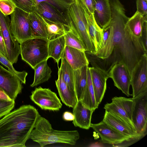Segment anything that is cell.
Segmentation results:
<instances>
[{
  "instance_id": "obj_42",
  "label": "cell",
  "mask_w": 147,
  "mask_h": 147,
  "mask_svg": "<svg viewBox=\"0 0 147 147\" xmlns=\"http://www.w3.org/2000/svg\"><path fill=\"white\" fill-rule=\"evenodd\" d=\"M63 118L66 121H71L74 119V116L73 113L67 111L63 113Z\"/></svg>"
},
{
  "instance_id": "obj_17",
  "label": "cell",
  "mask_w": 147,
  "mask_h": 147,
  "mask_svg": "<svg viewBox=\"0 0 147 147\" xmlns=\"http://www.w3.org/2000/svg\"><path fill=\"white\" fill-rule=\"evenodd\" d=\"M74 119L73 123L76 127L88 129L90 127L93 110L84 105L81 101L78 100L73 108Z\"/></svg>"
},
{
  "instance_id": "obj_41",
  "label": "cell",
  "mask_w": 147,
  "mask_h": 147,
  "mask_svg": "<svg viewBox=\"0 0 147 147\" xmlns=\"http://www.w3.org/2000/svg\"><path fill=\"white\" fill-rule=\"evenodd\" d=\"M0 52L6 57L7 52L4 41L0 30Z\"/></svg>"
},
{
  "instance_id": "obj_5",
  "label": "cell",
  "mask_w": 147,
  "mask_h": 147,
  "mask_svg": "<svg viewBox=\"0 0 147 147\" xmlns=\"http://www.w3.org/2000/svg\"><path fill=\"white\" fill-rule=\"evenodd\" d=\"M47 38H31L20 44L22 60L33 69L38 64L49 59L48 44Z\"/></svg>"
},
{
  "instance_id": "obj_4",
  "label": "cell",
  "mask_w": 147,
  "mask_h": 147,
  "mask_svg": "<svg viewBox=\"0 0 147 147\" xmlns=\"http://www.w3.org/2000/svg\"><path fill=\"white\" fill-rule=\"evenodd\" d=\"M65 16L69 26L82 41L87 51L94 54L95 49L88 32L84 5L80 0H74L67 10Z\"/></svg>"
},
{
  "instance_id": "obj_13",
  "label": "cell",
  "mask_w": 147,
  "mask_h": 147,
  "mask_svg": "<svg viewBox=\"0 0 147 147\" xmlns=\"http://www.w3.org/2000/svg\"><path fill=\"white\" fill-rule=\"evenodd\" d=\"M102 120L111 129L131 140H138L142 138L130 125L107 111Z\"/></svg>"
},
{
  "instance_id": "obj_11",
  "label": "cell",
  "mask_w": 147,
  "mask_h": 147,
  "mask_svg": "<svg viewBox=\"0 0 147 147\" xmlns=\"http://www.w3.org/2000/svg\"><path fill=\"white\" fill-rule=\"evenodd\" d=\"M22 82L17 76L0 65V88L15 101L22 92Z\"/></svg>"
},
{
  "instance_id": "obj_25",
  "label": "cell",
  "mask_w": 147,
  "mask_h": 147,
  "mask_svg": "<svg viewBox=\"0 0 147 147\" xmlns=\"http://www.w3.org/2000/svg\"><path fill=\"white\" fill-rule=\"evenodd\" d=\"M104 108L106 111L123 120L136 129L132 120L117 96L112 98L111 102L105 104Z\"/></svg>"
},
{
  "instance_id": "obj_33",
  "label": "cell",
  "mask_w": 147,
  "mask_h": 147,
  "mask_svg": "<svg viewBox=\"0 0 147 147\" xmlns=\"http://www.w3.org/2000/svg\"><path fill=\"white\" fill-rule=\"evenodd\" d=\"M35 1L36 5L42 2L47 3L55 7L65 15L69 7L74 0H35Z\"/></svg>"
},
{
  "instance_id": "obj_45",
  "label": "cell",
  "mask_w": 147,
  "mask_h": 147,
  "mask_svg": "<svg viewBox=\"0 0 147 147\" xmlns=\"http://www.w3.org/2000/svg\"></svg>"
},
{
  "instance_id": "obj_38",
  "label": "cell",
  "mask_w": 147,
  "mask_h": 147,
  "mask_svg": "<svg viewBox=\"0 0 147 147\" xmlns=\"http://www.w3.org/2000/svg\"><path fill=\"white\" fill-rule=\"evenodd\" d=\"M103 29L102 36L98 51L102 49L104 47L108 39L110 33V27L109 25Z\"/></svg>"
},
{
  "instance_id": "obj_23",
  "label": "cell",
  "mask_w": 147,
  "mask_h": 147,
  "mask_svg": "<svg viewBox=\"0 0 147 147\" xmlns=\"http://www.w3.org/2000/svg\"><path fill=\"white\" fill-rule=\"evenodd\" d=\"M88 67L86 65L74 70L75 92L78 101L82 99L86 88Z\"/></svg>"
},
{
  "instance_id": "obj_35",
  "label": "cell",
  "mask_w": 147,
  "mask_h": 147,
  "mask_svg": "<svg viewBox=\"0 0 147 147\" xmlns=\"http://www.w3.org/2000/svg\"><path fill=\"white\" fill-rule=\"evenodd\" d=\"M15 104V101L0 99V118L11 111Z\"/></svg>"
},
{
  "instance_id": "obj_34",
  "label": "cell",
  "mask_w": 147,
  "mask_h": 147,
  "mask_svg": "<svg viewBox=\"0 0 147 147\" xmlns=\"http://www.w3.org/2000/svg\"><path fill=\"white\" fill-rule=\"evenodd\" d=\"M16 7L30 13L36 6L35 0H11Z\"/></svg>"
},
{
  "instance_id": "obj_2",
  "label": "cell",
  "mask_w": 147,
  "mask_h": 147,
  "mask_svg": "<svg viewBox=\"0 0 147 147\" xmlns=\"http://www.w3.org/2000/svg\"><path fill=\"white\" fill-rule=\"evenodd\" d=\"M30 105H23L0 119V147H24L40 116Z\"/></svg>"
},
{
  "instance_id": "obj_21",
  "label": "cell",
  "mask_w": 147,
  "mask_h": 147,
  "mask_svg": "<svg viewBox=\"0 0 147 147\" xmlns=\"http://www.w3.org/2000/svg\"><path fill=\"white\" fill-rule=\"evenodd\" d=\"M84 7L87 23L88 32L96 53L99 49L102 36L103 29L97 24L93 15L90 13L84 5Z\"/></svg>"
},
{
  "instance_id": "obj_16",
  "label": "cell",
  "mask_w": 147,
  "mask_h": 147,
  "mask_svg": "<svg viewBox=\"0 0 147 147\" xmlns=\"http://www.w3.org/2000/svg\"><path fill=\"white\" fill-rule=\"evenodd\" d=\"M33 11L50 21L62 24L67 29L69 28L65 15L55 7L47 3H39L36 5Z\"/></svg>"
},
{
  "instance_id": "obj_12",
  "label": "cell",
  "mask_w": 147,
  "mask_h": 147,
  "mask_svg": "<svg viewBox=\"0 0 147 147\" xmlns=\"http://www.w3.org/2000/svg\"><path fill=\"white\" fill-rule=\"evenodd\" d=\"M108 73L109 78L112 79L114 86L127 96H130L131 74L127 67L122 63H116Z\"/></svg>"
},
{
  "instance_id": "obj_28",
  "label": "cell",
  "mask_w": 147,
  "mask_h": 147,
  "mask_svg": "<svg viewBox=\"0 0 147 147\" xmlns=\"http://www.w3.org/2000/svg\"><path fill=\"white\" fill-rule=\"evenodd\" d=\"M80 100L85 106L94 111L98 107L95 100L89 67L87 70V86L83 97Z\"/></svg>"
},
{
  "instance_id": "obj_36",
  "label": "cell",
  "mask_w": 147,
  "mask_h": 147,
  "mask_svg": "<svg viewBox=\"0 0 147 147\" xmlns=\"http://www.w3.org/2000/svg\"><path fill=\"white\" fill-rule=\"evenodd\" d=\"M16 7L11 0H0V10L5 15L11 14Z\"/></svg>"
},
{
  "instance_id": "obj_18",
  "label": "cell",
  "mask_w": 147,
  "mask_h": 147,
  "mask_svg": "<svg viewBox=\"0 0 147 147\" xmlns=\"http://www.w3.org/2000/svg\"><path fill=\"white\" fill-rule=\"evenodd\" d=\"M95 1L94 17L98 25L103 29L109 26L111 20V11L109 0Z\"/></svg>"
},
{
  "instance_id": "obj_1",
  "label": "cell",
  "mask_w": 147,
  "mask_h": 147,
  "mask_svg": "<svg viewBox=\"0 0 147 147\" xmlns=\"http://www.w3.org/2000/svg\"><path fill=\"white\" fill-rule=\"evenodd\" d=\"M112 18L109 25L110 33L104 47L94 54L85 53L92 66L108 72L117 63H122L130 74L147 50L140 38L134 36L125 26L128 19L123 5L119 0H109Z\"/></svg>"
},
{
  "instance_id": "obj_22",
  "label": "cell",
  "mask_w": 147,
  "mask_h": 147,
  "mask_svg": "<svg viewBox=\"0 0 147 147\" xmlns=\"http://www.w3.org/2000/svg\"><path fill=\"white\" fill-rule=\"evenodd\" d=\"M32 38L48 39V33L46 26L41 16L34 11L29 14Z\"/></svg>"
},
{
  "instance_id": "obj_43",
  "label": "cell",
  "mask_w": 147,
  "mask_h": 147,
  "mask_svg": "<svg viewBox=\"0 0 147 147\" xmlns=\"http://www.w3.org/2000/svg\"><path fill=\"white\" fill-rule=\"evenodd\" d=\"M0 99L12 100L8 95L1 88H0Z\"/></svg>"
},
{
  "instance_id": "obj_29",
  "label": "cell",
  "mask_w": 147,
  "mask_h": 147,
  "mask_svg": "<svg viewBox=\"0 0 147 147\" xmlns=\"http://www.w3.org/2000/svg\"><path fill=\"white\" fill-rule=\"evenodd\" d=\"M61 59L59 69L63 80L69 88L75 92L74 70L65 59L61 58Z\"/></svg>"
},
{
  "instance_id": "obj_8",
  "label": "cell",
  "mask_w": 147,
  "mask_h": 147,
  "mask_svg": "<svg viewBox=\"0 0 147 147\" xmlns=\"http://www.w3.org/2000/svg\"><path fill=\"white\" fill-rule=\"evenodd\" d=\"M10 21L8 16L4 15L0 10V30L6 47V58L13 64L17 62L20 50L19 43L11 31Z\"/></svg>"
},
{
  "instance_id": "obj_24",
  "label": "cell",
  "mask_w": 147,
  "mask_h": 147,
  "mask_svg": "<svg viewBox=\"0 0 147 147\" xmlns=\"http://www.w3.org/2000/svg\"><path fill=\"white\" fill-rule=\"evenodd\" d=\"M146 21H147V15L144 16L136 11L132 17L129 18L125 26L134 36L140 38Z\"/></svg>"
},
{
  "instance_id": "obj_7",
  "label": "cell",
  "mask_w": 147,
  "mask_h": 147,
  "mask_svg": "<svg viewBox=\"0 0 147 147\" xmlns=\"http://www.w3.org/2000/svg\"><path fill=\"white\" fill-rule=\"evenodd\" d=\"M132 98V120L137 132L143 138L147 134V91Z\"/></svg>"
},
{
  "instance_id": "obj_37",
  "label": "cell",
  "mask_w": 147,
  "mask_h": 147,
  "mask_svg": "<svg viewBox=\"0 0 147 147\" xmlns=\"http://www.w3.org/2000/svg\"><path fill=\"white\" fill-rule=\"evenodd\" d=\"M137 11L144 16L147 15V1L136 0Z\"/></svg>"
},
{
  "instance_id": "obj_14",
  "label": "cell",
  "mask_w": 147,
  "mask_h": 147,
  "mask_svg": "<svg viewBox=\"0 0 147 147\" xmlns=\"http://www.w3.org/2000/svg\"><path fill=\"white\" fill-rule=\"evenodd\" d=\"M90 127L96 132L104 143L119 144L131 140L128 137L112 129L104 121L97 123H91Z\"/></svg>"
},
{
  "instance_id": "obj_15",
  "label": "cell",
  "mask_w": 147,
  "mask_h": 147,
  "mask_svg": "<svg viewBox=\"0 0 147 147\" xmlns=\"http://www.w3.org/2000/svg\"><path fill=\"white\" fill-rule=\"evenodd\" d=\"M97 105L100 103L107 88V81L109 78L108 73L98 67H89Z\"/></svg>"
},
{
  "instance_id": "obj_9",
  "label": "cell",
  "mask_w": 147,
  "mask_h": 147,
  "mask_svg": "<svg viewBox=\"0 0 147 147\" xmlns=\"http://www.w3.org/2000/svg\"><path fill=\"white\" fill-rule=\"evenodd\" d=\"M31 100L42 109L59 111L62 105L57 94L49 88L40 86L36 88L30 96Z\"/></svg>"
},
{
  "instance_id": "obj_6",
  "label": "cell",
  "mask_w": 147,
  "mask_h": 147,
  "mask_svg": "<svg viewBox=\"0 0 147 147\" xmlns=\"http://www.w3.org/2000/svg\"><path fill=\"white\" fill-rule=\"evenodd\" d=\"M29 13L16 7L11 14L10 28L13 36L19 44L32 38Z\"/></svg>"
},
{
  "instance_id": "obj_32",
  "label": "cell",
  "mask_w": 147,
  "mask_h": 147,
  "mask_svg": "<svg viewBox=\"0 0 147 147\" xmlns=\"http://www.w3.org/2000/svg\"><path fill=\"white\" fill-rule=\"evenodd\" d=\"M0 62L6 67L8 70L16 75L22 83L25 84L26 78L28 73L25 71H19L16 70L10 62L0 52Z\"/></svg>"
},
{
  "instance_id": "obj_40",
  "label": "cell",
  "mask_w": 147,
  "mask_h": 147,
  "mask_svg": "<svg viewBox=\"0 0 147 147\" xmlns=\"http://www.w3.org/2000/svg\"><path fill=\"white\" fill-rule=\"evenodd\" d=\"M140 39L145 48L147 49V21L145 22L144 23Z\"/></svg>"
},
{
  "instance_id": "obj_44",
  "label": "cell",
  "mask_w": 147,
  "mask_h": 147,
  "mask_svg": "<svg viewBox=\"0 0 147 147\" xmlns=\"http://www.w3.org/2000/svg\"><path fill=\"white\" fill-rule=\"evenodd\" d=\"M146 1H147V0H145Z\"/></svg>"
},
{
  "instance_id": "obj_27",
  "label": "cell",
  "mask_w": 147,
  "mask_h": 147,
  "mask_svg": "<svg viewBox=\"0 0 147 147\" xmlns=\"http://www.w3.org/2000/svg\"><path fill=\"white\" fill-rule=\"evenodd\" d=\"M48 59L40 62L34 67V80L31 87H34L46 82L51 77L52 71L47 64Z\"/></svg>"
},
{
  "instance_id": "obj_3",
  "label": "cell",
  "mask_w": 147,
  "mask_h": 147,
  "mask_svg": "<svg viewBox=\"0 0 147 147\" xmlns=\"http://www.w3.org/2000/svg\"><path fill=\"white\" fill-rule=\"evenodd\" d=\"M80 138L77 130L63 131L54 129L49 121L40 116L29 137L41 147L55 143L74 145Z\"/></svg>"
},
{
  "instance_id": "obj_10",
  "label": "cell",
  "mask_w": 147,
  "mask_h": 147,
  "mask_svg": "<svg viewBox=\"0 0 147 147\" xmlns=\"http://www.w3.org/2000/svg\"><path fill=\"white\" fill-rule=\"evenodd\" d=\"M131 85L133 98L147 91V53L142 56L132 70Z\"/></svg>"
},
{
  "instance_id": "obj_19",
  "label": "cell",
  "mask_w": 147,
  "mask_h": 147,
  "mask_svg": "<svg viewBox=\"0 0 147 147\" xmlns=\"http://www.w3.org/2000/svg\"><path fill=\"white\" fill-rule=\"evenodd\" d=\"M62 58L65 59L74 70L89 64L84 51L68 46H65Z\"/></svg>"
},
{
  "instance_id": "obj_31",
  "label": "cell",
  "mask_w": 147,
  "mask_h": 147,
  "mask_svg": "<svg viewBox=\"0 0 147 147\" xmlns=\"http://www.w3.org/2000/svg\"><path fill=\"white\" fill-rule=\"evenodd\" d=\"M40 16L47 28L49 40L64 35L66 31L69 29L62 24L52 22Z\"/></svg>"
},
{
  "instance_id": "obj_20",
  "label": "cell",
  "mask_w": 147,
  "mask_h": 147,
  "mask_svg": "<svg viewBox=\"0 0 147 147\" xmlns=\"http://www.w3.org/2000/svg\"><path fill=\"white\" fill-rule=\"evenodd\" d=\"M58 67V78L55 81L58 93L62 102L66 106L73 108L78 102L75 92L71 90L64 82Z\"/></svg>"
},
{
  "instance_id": "obj_26",
  "label": "cell",
  "mask_w": 147,
  "mask_h": 147,
  "mask_svg": "<svg viewBox=\"0 0 147 147\" xmlns=\"http://www.w3.org/2000/svg\"><path fill=\"white\" fill-rule=\"evenodd\" d=\"M65 47L64 35L49 40L48 57H52L58 63L62 57Z\"/></svg>"
},
{
  "instance_id": "obj_39",
  "label": "cell",
  "mask_w": 147,
  "mask_h": 147,
  "mask_svg": "<svg viewBox=\"0 0 147 147\" xmlns=\"http://www.w3.org/2000/svg\"><path fill=\"white\" fill-rule=\"evenodd\" d=\"M88 11L91 13L93 14L95 5V0H80Z\"/></svg>"
},
{
  "instance_id": "obj_30",
  "label": "cell",
  "mask_w": 147,
  "mask_h": 147,
  "mask_svg": "<svg viewBox=\"0 0 147 147\" xmlns=\"http://www.w3.org/2000/svg\"><path fill=\"white\" fill-rule=\"evenodd\" d=\"M69 26V29L66 31L64 35L65 46L70 47L84 52L87 51V49L80 38L72 28Z\"/></svg>"
}]
</instances>
